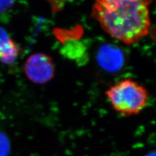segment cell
<instances>
[{
  "label": "cell",
  "instance_id": "9",
  "mask_svg": "<svg viewBox=\"0 0 156 156\" xmlns=\"http://www.w3.org/2000/svg\"><path fill=\"white\" fill-rule=\"evenodd\" d=\"M146 156H155V152H150L148 154L146 155Z\"/></svg>",
  "mask_w": 156,
  "mask_h": 156
},
{
  "label": "cell",
  "instance_id": "8",
  "mask_svg": "<svg viewBox=\"0 0 156 156\" xmlns=\"http://www.w3.org/2000/svg\"><path fill=\"white\" fill-rule=\"evenodd\" d=\"M66 0H49L52 5L53 11H57L62 8V5L64 4Z\"/></svg>",
  "mask_w": 156,
  "mask_h": 156
},
{
  "label": "cell",
  "instance_id": "3",
  "mask_svg": "<svg viewBox=\"0 0 156 156\" xmlns=\"http://www.w3.org/2000/svg\"><path fill=\"white\" fill-rule=\"evenodd\" d=\"M23 68L28 79L36 84H45L55 76L52 58L45 53H36L29 56Z\"/></svg>",
  "mask_w": 156,
  "mask_h": 156
},
{
  "label": "cell",
  "instance_id": "1",
  "mask_svg": "<svg viewBox=\"0 0 156 156\" xmlns=\"http://www.w3.org/2000/svg\"><path fill=\"white\" fill-rule=\"evenodd\" d=\"M151 0H95L92 16L110 36L126 44L138 42L150 27Z\"/></svg>",
  "mask_w": 156,
  "mask_h": 156
},
{
  "label": "cell",
  "instance_id": "5",
  "mask_svg": "<svg viewBox=\"0 0 156 156\" xmlns=\"http://www.w3.org/2000/svg\"><path fill=\"white\" fill-rule=\"evenodd\" d=\"M20 48L8 33L0 27V61L5 65H11L16 61Z\"/></svg>",
  "mask_w": 156,
  "mask_h": 156
},
{
  "label": "cell",
  "instance_id": "6",
  "mask_svg": "<svg viewBox=\"0 0 156 156\" xmlns=\"http://www.w3.org/2000/svg\"><path fill=\"white\" fill-rule=\"evenodd\" d=\"M9 152V140L5 135L0 131V156H7Z\"/></svg>",
  "mask_w": 156,
  "mask_h": 156
},
{
  "label": "cell",
  "instance_id": "4",
  "mask_svg": "<svg viewBox=\"0 0 156 156\" xmlns=\"http://www.w3.org/2000/svg\"><path fill=\"white\" fill-rule=\"evenodd\" d=\"M96 60L100 68L106 72H119L125 63L124 52L118 46L105 44L100 47L97 52Z\"/></svg>",
  "mask_w": 156,
  "mask_h": 156
},
{
  "label": "cell",
  "instance_id": "10",
  "mask_svg": "<svg viewBox=\"0 0 156 156\" xmlns=\"http://www.w3.org/2000/svg\"><path fill=\"white\" fill-rule=\"evenodd\" d=\"M101 1H112V2H116V1H124V0H101Z\"/></svg>",
  "mask_w": 156,
  "mask_h": 156
},
{
  "label": "cell",
  "instance_id": "7",
  "mask_svg": "<svg viewBox=\"0 0 156 156\" xmlns=\"http://www.w3.org/2000/svg\"><path fill=\"white\" fill-rule=\"evenodd\" d=\"M15 0H0V14L11 9L14 4Z\"/></svg>",
  "mask_w": 156,
  "mask_h": 156
},
{
  "label": "cell",
  "instance_id": "2",
  "mask_svg": "<svg viewBox=\"0 0 156 156\" xmlns=\"http://www.w3.org/2000/svg\"><path fill=\"white\" fill-rule=\"evenodd\" d=\"M105 95L113 108L124 116L139 115L148 101L146 88L131 79L116 83L106 90Z\"/></svg>",
  "mask_w": 156,
  "mask_h": 156
}]
</instances>
